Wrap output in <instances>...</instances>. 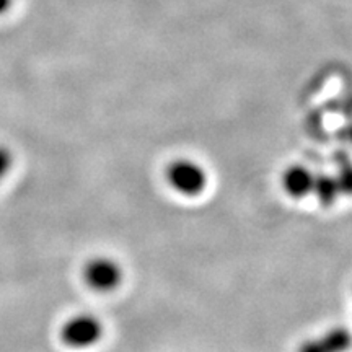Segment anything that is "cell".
Here are the masks:
<instances>
[{
    "mask_svg": "<svg viewBox=\"0 0 352 352\" xmlns=\"http://www.w3.org/2000/svg\"><path fill=\"white\" fill-rule=\"evenodd\" d=\"M165 178L168 186L184 197H197L208 188L204 166L191 158H176L166 165Z\"/></svg>",
    "mask_w": 352,
    "mask_h": 352,
    "instance_id": "6da1fadb",
    "label": "cell"
},
{
    "mask_svg": "<svg viewBox=\"0 0 352 352\" xmlns=\"http://www.w3.org/2000/svg\"><path fill=\"white\" fill-rule=\"evenodd\" d=\"M352 347V333L347 328H333L323 336L305 341L298 352H347Z\"/></svg>",
    "mask_w": 352,
    "mask_h": 352,
    "instance_id": "5b68a950",
    "label": "cell"
},
{
    "mask_svg": "<svg viewBox=\"0 0 352 352\" xmlns=\"http://www.w3.org/2000/svg\"><path fill=\"white\" fill-rule=\"evenodd\" d=\"M315 175L305 165H290L284 170L280 184H283L284 192L292 199H303L310 196L314 191Z\"/></svg>",
    "mask_w": 352,
    "mask_h": 352,
    "instance_id": "277c9868",
    "label": "cell"
},
{
    "mask_svg": "<svg viewBox=\"0 0 352 352\" xmlns=\"http://www.w3.org/2000/svg\"><path fill=\"white\" fill-rule=\"evenodd\" d=\"M336 182L341 195H352V165L341 166L340 173L336 176Z\"/></svg>",
    "mask_w": 352,
    "mask_h": 352,
    "instance_id": "52a82bcc",
    "label": "cell"
},
{
    "mask_svg": "<svg viewBox=\"0 0 352 352\" xmlns=\"http://www.w3.org/2000/svg\"><path fill=\"white\" fill-rule=\"evenodd\" d=\"M104 334V327L98 316L78 314L70 316L60 327L59 336L63 344L70 349H88L98 344Z\"/></svg>",
    "mask_w": 352,
    "mask_h": 352,
    "instance_id": "7a4b0ae2",
    "label": "cell"
},
{
    "mask_svg": "<svg viewBox=\"0 0 352 352\" xmlns=\"http://www.w3.org/2000/svg\"><path fill=\"white\" fill-rule=\"evenodd\" d=\"M13 165V155L10 148L6 145H0V183L3 182V178L10 173V168Z\"/></svg>",
    "mask_w": 352,
    "mask_h": 352,
    "instance_id": "ba28073f",
    "label": "cell"
},
{
    "mask_svg": "<svg viewBox=\"0 0 352 352\" xmlns=\"http://www.w3.org/2000/svg\"><path fill=\"white\" fill-rule=\"evenodd\" d=\"M13 0H0V15H3V13L8 12V8L12 7Z\"/></svg>",
    "mask_w": 352,
    "mask_h": 352,
    "instance_id": "9c48e42d",
    "label": "cell"
},
{
    "mask_svg": "<svg viewBox=\"0 0 352 352\" xmlns=\"http://www.w3.org/2000/svg\"><path fill=\"white\" fill-rule=\"evenodd\" d=\"M122 277L121 264L108 256H95L83 266V280L95 292H113L121 285Z\"/></svg>",
    "mask_w": 352,
    "mask_h": 352,
    "instance_id": "3957f363",
    "label": "cell"
},
{
    "mask_svg": "<svg viewBox=\"0 0 352 352\" xmlns=\"http://www.w3.org/2000/svg\"><path fill=\"white\" fill-rule=\"evenodd\" d=\"M349 138H351V140H352V126H351V131H349Z\"/></svg>",
    "mask_w": 352,
    "mask_h": 352,
    "instance_id": "30bf717a",
    "label": "cell"
},
{
    "mask_svg": "<svg viewBox=\"0 0 352 352\" xmlns=\"http://www.w3.org/2000/svg\"><path fill=\"white\" fill-rule=\"evenodd\" d=\"M311 195L316 196L323 206L333 204L338 197L341 196L340 186H338L336 176L331 175H315V183H314V191Z\"/></svg>",
    "mask_w": 352,
    "mask_h": 352,
    "instance_id": "8992f818",
    "label": "cell"
}]
</instances>
